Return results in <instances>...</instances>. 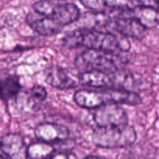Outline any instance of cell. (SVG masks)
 <instances>
[{"instance_id": "6da1fadb", "label": "cell", "mask_w": 159, "mask_h": 159, "mask_svg": "<svg viewBox=\"0 0 159 159\" xmlns=\"http://www.w3.org/2000/svg\"><path fill=\"white\" fill-rule=\"evenodd\" d=\"M63 43L68 48L84 47L87 49L102 50L110 52L128 51L131 47L128 39L122 34L118 35L87 27L70 32L63 39Z\"/></svg>"}, {"instance_id": "7a4b0ae2", "label": "cell", "mask_w": 159, "mask_h": 159, "mask_svg": "<svg viewBox=\"0 0 159 159\" xmlns=\"http://www.w3.org/2000/svg\"><path fill=\"white\" fill-rule=\"evenodd\" d=\"M74 101L82 108L95 110L109 103L138 105L141 97L134 91L110 88L107 90H78L74 94Z\"/></svg>"}, {"instance_id": "3957f363", "label": "cell", "mask_w": 159, "mask_h": 159, "mask_svg": "<svg viewBox=\"0 0 159 159\" xmlns=\"http://www.w3.org/2000/svg\"><path fill=\"white\" fill-rule=\"evenodd\" d=\"M93 142L102 148H121L132 145L137 140V132L131 126L99 127L93 130Z\"/></svg>"}, {"instance_id": "277c9868", "label": "cell", "mask_w": 159, "mask_h": 159, "mask_svg": "<svg viewBox=\"0 0 159 159\" xmlns=\"http://www.w3.org/2000/svg\"><path fill=\"white\" fill-rule=\"evenodd\" d=\"M123 59L115 52L96 49H87L76 57L75 65L82 72L100 71L113 73L120 69Z\"/></svg>"}, {"instance_id": "5b68a950", "label": "cell", "mask_w": 159, "mask_h": 159, "mask_svg": "<svg viewBox=\"0 0 159 159\" xmlns=\"http://www.w3.org/2000/svg\"><path fill=\"white\" fill-rule=\"evenodd\" d=\"M33 9L37 13L50 17L63 26L80 18L79 7L73 3H54L51 0H39L33 5Z\"/></svg>"}, {"instance_id": "8992f818", "label": "cell", "mask_w": 159, "mask_h": 159, "mask_svg": "<svg viewBox=\"0 0 159 159\" xmlns=\"http://www.w3.org/2000/svg\"><path fill=\"white\" fill-rule=\"evenodd\" d=\"M93 120L99 127L121 126L128 124L125 110L117 103H109L95 109Z\"/></svg>"}, {"instance_id": "52a82bcc", "label": "cell", "mask_w": 159, "mask_h": 159, "mask_svg": "<svg viewBox=\"0 0 159 159\" xmlns=\"http://www.w3.org/2000/svg\"><path fill=\"white\" fill-rule=\"evenodd\" d=\"M108 24L111 25L118 34L137 40H142L147 34V28L133 16H116L110 20Z\"/></svg>"}, {"instance_id": "ba28073f", "label": "cell", "mask_w": 159, "mask_h": 159, "mask_svg": "<svg viewBox=\"0 0 159 159\" xmlns=\"http://www.w3.org/2000/svg\"><path fill=\"white\" fill-rule=\"evenodd\" d=\"M82 6L95 12L107 10L130 11L141 6V0H80Z\"/></svg>"}, {"instance_id": "9c48e42d", "label": "cell", "mask_w": 159, "mask_h": 159, "mask_svg": "<svg viewBox=\"0 0 159 159\" xmlns=\"http://www.w3.org/2000/svg\"><path fill=\"white\" fill-rule=\"evenodd\" d=\"M46 82L52 87L62 90L74 89L80 83L79 75L75 77L68 68L59 66L49 68L46 75Z\"/></svg>"}, {"instance_id": "30bf717a", "label": "cell", "mask_w": 159, "mask_h": 159, "mask_svg": "<svg viewBox=\"0 0 159 159\" xmlns=\"http://www.w3.org/2000/svg\"><path fill=\"white\" fill-rule=\"evenodd\" d=\"M1 156L6 158H27V148L23 138L17 134H8L1 139Z\"/></svg>"}, {"instance_id": "8fae6325", "label": "cell", "mask_w": 159, "mask_h": 159, "mask_svg": "<svg viewBox=\"0 0 159 159\" xmlns=\"http://www.w3.org/2000/svg\"><path fill=\"white\" fill-rule=\"evenodd\" d=\"M34 134L37 140L50 144L65 141L69 136V131L66 127L49 122L42 123L37 125Z\"/></svg>"}, {"instance_id": "7c38bea8", "label": "cell", "mask_w": 159, "mask_h": 159, "mask_svg": "<svg viewBox=\"0 0 159 159\" xmlns=\"http://www.w3.org/2000/svg\"><path fill=\"white\" fill-rule=\"evenodd\" d=\"M37 14V16L34 13H30L26 16V22L35 32L46 37L55 35L61 32L63 26L50 17Z\"/></svg>"}, {"instance_id": "4fadbf2b", "label": "cell", "mask_w": 159, "mask_h": 159, "mask_svg": "<svg viewBox=\"0 0 159 159\" xmlns=\"http://www.w3.org/2000/svg\"><path fill=\"white\" fill-rule=\"evenodd\" d=\"M80 84L94 88H113L112 73L100 71H85L79 74Z\"/></svg>"}, {"instance_id": "5bb4252c", "label": "cell", "mask_w": 159, "mask_h": 159, "mask_svg": "<svg viewBox=\"0 0 159 159\" xmlns=\"http://www.w3.org/2000/svg\"><path fill=\"white\" fill-rule=\"evenodd\" d=\"M130 12L131 16L138 19L147 29H153L159 25V9L151 6H139Z\"/></svg>"}, {"instance_id": "9a60e30c", "label": "cell", "mask_w": 159, "mask_h": 159, "mask_svg": "<svg viewBox=\"0 0 159 159\" xmlns=\"http://www.w3.org/2000/svg\"><path fill=\"white\" fill-rule=\"evenodd\" d=\"M112 76L113 79V88L130 91L136 88L137 78L130 71L120 68L112 73Z\"/></svg>"}, {"instance_id": "2e32d148", "label": "cell", "mask_w": 159, "mask_h": 159, "mask_svg": "<svg viewBox=\"0 0 159 159\" xmlns=\"http://www.w3.org/2000/svg\"><path fill=\"white\" fill-rule=\"evenodd\" d=\"M54 152V148L50 143L37 141L32 143L27 148V158H51Z\"/></svg>"}, {"instance_id": "e0dca14e", "label": "cell", "mask_w": 159, "mask_h": 159, "mask_svg": "<svg viewBox=\"0 0 159 159\" xmlns=\"http://www.w3.org/2000/svg\"><path fill=\"white\" fill-rule=\"evenodd\" d=\"M20 80L17 78L7 77L2 82V98L3 100L9 101L20 93Z\"/></svg>"}, {"instance_id": "ac0fdd59", "label": "cell", "mask_w": 159, "mask_h": 159, "mask_svg": "<svg viewBox=\"0 0 159 159\" xmlns=\"http://www.w3.org/2000/svg\"><path fill=\"white\" fill-rule=\"evenodd\" d=\"M28 95L34 105L36 106L45 100L47 97V90L42 85H35L28 92Z\"/></svg>"}, {"instance_id": "d6986e66", "label": "cell", "mask_w": 159, "mask_h": 159, "mask_svg": "<svg viewBox=\"0 0 159 159\" xmlns=\"http://www.w3.org/2000/svg\"><path fill=\"white\" fill-rule=\"evenodd\" d=\"M76 158L75 155L69 152H55L51 156V158Z\"/></svg>"}, {"instance_id": "ffe728a7", "label": "cell", "mask_w": 159, "mask_h": 159, "mask_svg": "<svg viewBox=\"0 0 159 159\" xmlns=\"http://www.w3.org/2000/svg\"><path fill=\"white\" fill-rule=\"evenodd\" d=\"M157 2H158L159 3V0H157Z\"/></svg>"}]
</instances>
